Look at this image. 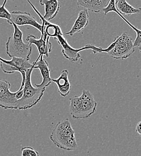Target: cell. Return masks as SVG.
<instances>
[{
  "label": "cell",
  "instance_id": "cell-1",
  "mask_svg": "<svg viewBox=\"0 0 141 156\" xmlns=\"http://www.w3.org/2000/svg\"><path fill=\"white\" fill-rule=\"evenodd\" d=\"M50 139L58 148L74 151L78 147L75 132L68 118L58 122L50 135Z\"/></svg>",
  "mask_w": 141,
  "mask_h": 156
},
{
  "label": "cell",
  "instance_id": "cell-2",
  "mask_svg": "<svg viewBox=\"0 0 141 156\" xmlns=\"http://www.w3.org/2000/svg\"><path fill=\"white\" fill-rule=\"evenodd\" d=\"M97 106V103L90 91L83 90L81 96H76L70 99L69 111L73 118L83 119L95 113Z\"/></svg>",
  "mask_w": 141,
  "mask_h": 156
},
{
  "label": "cell",
  "instance_id": "cell-3",
  "mask_svg": "<svg viewBox=\"0 0 141 156\" xmlns=\"http://www.w3.org/2000/svg\"><path fill=\"white\" fill-rule=\"evenodd\" d=\"M13 27V34L5 43L6 54L10 58H22L29 61L32 52V46L23 41V33L18 26L10 23Z\"/></svg>",
  "mask_w": 141,
  "mask_h": 156
},
{
  "label": "cell",
  "instance_id": "cell-4",
  "mask_svg": "<svg viewBox=\"0 0 141 156\" xmlns=\"http://www.w3.org/2000/svg\"><path fill=\"white\" fill-rule=\"evenodd\" d=\"M135 51L133 41L127 32L115 37L113 42L106 49L101 48L100 53H106L112 58L124 59L130 57Z\"/></svg>",
  "mask_w": 141,
  "mask_h": 156
},
{
  "label": "cell",
  "instance_id": "cell-5",
  "mask_svg": "<svg viewBox=\"0 0 141 156\" xmlns=\"http://www.w3.org/2000/svg\"><path fill=\"white\" fill-rule=\"evenodd\" d=\"M33 70L32 68L26 72L25 81L22 88V96L18 100V109L25 110L33 108L41 101L45 91V89L39 88L32 85L31 74Z\"/></svg>",
  "mask_w": 141,
  "mask_h": 156
},
{
  "label": "cell",
  "instance_id": "cell-6",
  "mask_svg": "<svg viewBox=\"0 0 141 156\" xmlns=\"http://www.w3.org/2000/svg\"><path fill=\"white\" fill-rule=\"evenodd\" d=\"M0 67L4 73H20L22 77L20 88H23L25 81L26 72L28 70L33 68V64L24 59L12 58L10 60H6L0 57Z\"/></svg>",
  "mask_w": 141,
  "mask_h": 156
},
{
  "label": "cell",
  "instance_id": "cell-7",
  "mask_svg": "<svg viewBox=\"0 0 141 156\" xmlns=\"http://www.w3.org/2000/svg\"><path fill=\"white\" fill-rule=\"evenodd\" d=\"M11 85L6 80L0 79V108L5 109H18V100L22 96V90L16 92L10 90Z\"/></svg>",
  "mask_w": 141,
  "mask_h": 156
},
{
  "label": "cell",
  "instance_id": "cell-8",
  "mask_svg": "<svg viewBox=\"0 0 141 156\" xmlns=\"http://www.w3.org/2000/svg\"><path fill=\"white\" fill-rule=\"evenodd\" d=\"M62 48V53L64 58L72 62H76L81 58L80 52L85 49H91L94 54L99 53L100 47H96L93 44H88L80 49L72 48L68 43L67 40L64 37V34H60L55 36L54 38Z\"/></svg>",
  "mask_w": 141,
  "mask_h": 156
},
{
  "label": "cell",
  "instance_id": "cell-9",
  "mask_svg": "<svg viewBox=\"0 0 141 156\" xmlns=\"http://www.w3.org/2000/svg\"><path fill=\"white\" fill-rule=\"evenodd\" d=\"M11 13V19L8 23H13L16 26L30 25L38 30L41 34L44 31L43 26L29 13L22 11H13Z\"/></svg>",
  "mask_w": 141,
  "mask_h": 156
},
{
  "label": "cell",
  "instance_id": "cell-10",
  "mask_svg": "<svg viewBox=\"0 0 141 156\" xmlns=\"http://www.w3.org/2000/svg\"><path fill=\"white\" fill-rule=\"evenodd\" d=\"M26 40L31 45L34 44L36 46L39 54L38 58L44 55L48 57L49 54L52 51V44L49 40V37L46 33L41 34L39 39H37L34 36L30 34L27 36Z\"/></svg>",
  "mask_w": 141,
  "mask_h": 156
},
{
  "label": "cell",
  "instance_id": "cell-11",
  "mask_svg": "<svg viewBox=\"0 0 141 156\" xmlns=\"http://www.w3.org/2000/svg\"><path fill=\"white\" fill-rule=\"evenodd\" d=\"M33 69H38L40 70L41 77L42 82L40 84H36V87L39 88H44L46 89L51 83V78L50 75L51 70L49 67L48 62L46 59L43 58V57L41 56L40 58L34 61L33 63Z\"/></svg>",
  "mask_w": 141,
  "mask_h": 156
},
{
  "label": "cell",
  "instance_id": "cell-12",
  "mask_svg": "<svg viewBox=\"0 0 141 156\" xmlns=\"http://www.w3.org/2000/svg\"><path fill=\"white\" fill-rule=\"evenodd\" d=\"M52 82L56 83L58 87V91L62 97H67L70 93L72 86L69 79V72L67 70H63L60 76L57 79H51Z\"/></svg>",
  "mask_w": 141,
  "mask_h": 156
},
{
  "label": "cell",
  "instance_id": "cell-13",
  "mask_svg": "<svg viewBox=\"0 0 141 156\" xmlns=\"http://www.w3.org/2000/svg\"><path fill=\"white\" fill-rule=\"evenodd\" d=\"M41 5L44 7V15L43 18L46 21H49L55 18L60 11V2L57 0H41Z\"/></svg>",
  "mask_w": 141,
  "mask_h": 156
},
{
  "label": "cell",
  "instance_id": "cell-14",
  "mask_svg": "<svg viewBox=\"0 0 141 156\" xmlns=\"http://www.w3.org/2000/svg\"><path fill=\"white\" fill-rule=\"evenodd\" d=\"M109 2L108 0H78L77 5L86 10L99 13L108 6Z\"/></svg>",
  "mask_w": 141,
  "mask_h": 156
},
{
  "label": "cell",
  "instance_id": "cell-15",
  "mask_svg": "<svg viewBox=\"0 0 141 156\" xmlns=\"http://www.w3.org/2000/svg\"><path fill=\"white\" fill-rule=\"evenodd\" d=\"M89 15L88 11L85 9L81 10L78 15V17L74 22L71 30L64 34V35H68L72 36L76 33H80L88 25L89 23Z\"/></svg>",
  "mask_w": 141,
  "mask_h": 156
},
{
  "label": "cell",
  "instance_id": "cell-16",
  "mask_svg": "<svg viewBox=\"0 0 141 156\" xmlns=\"http://www.w3.org/2000/svg\"><path fill=\"white\" fill-rule=\"evenodd\" d=\"M115 7L121 15L130 16L133 14L141 13V8L136 9L132 5L129 4L125 0H118L115 2Z\"/></svg>",
  "mask_w": 141,
  "mask_h": 156
},
{
  "label": "cell",
  "instance_id": "cell-17",
  "mask_svg": "<svg viewBox=\"0 0 141 156\" xmlns=\"http://www.w3.org/2000/svg\"><path fill=\"white\" fill-rule=\"evenodd\" d=\"M115 1H114V0H110V1H109L108 6H107L105 9H104L102 11V12H103L104 15H107L108 13H109V12H115V13H117L118 16H120L121 18L124 20L131 28H132V29L136 32V34H141V30H138V29L136 28H135L133 25H132L127 20H125V18L122 15H121V14L118 12V10H117V9H116V7H115Z\"/></svg>",
  "mask_w": 141,
  "mask_h": 156
},
{
  "label": "cell",
  "instance_id": "cell-18",
  "mask_svg": "<svg viewBox=\"0 0 141 156\" xmlns=\"http://www.w3.org/2000/svg\"><path fill=\"white\" fill-rule=\"evenodd\" d=\"M6 3L7 1L5 0L0 5V19L7 20V22H9L11 19V13L5 7Z\"/></svg>",
  "mask_w": 141,
  "mask_h": 156
},
{
  "label": "cell",
  "instance_id": "cell-19",
  "mask_svg": "<svg viewBox=\"0 0 141 156\" xmlns=\"http://www.w3.org/2000/svg\"><path fill=\"white\" fill-rule=\"evenodd\" d=\"M21 156H40V155L33 148L25 147L21 148Z\"/></svg>",
  "mask_w": 141,
  "mask_h": 156
},
{
  "label": "cell",
  "instance_id": "cell-20",
  "mask_svg": "<svg viewBox=\"0 0 141 156\" xmlns=\"http://www.w3.org/2000/svg\"><path fill=\"white\" fill-rule=\"evenodd\" d=\"M141 121H139L135 127V132L138 133L139 136L141 135Z\"/></svg>",
  "mask_w": 141,
  "mask_h": 156
}]
</instances>
